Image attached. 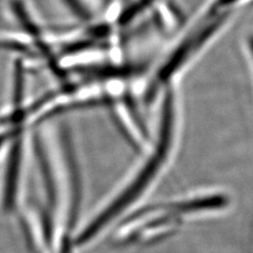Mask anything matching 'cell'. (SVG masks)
Returning <instances> with one entry per match:
<instances>
[{"label":"cell","instance_id":"6da1fadb","mask_svg":"<svg viewBox=\"0 0 253 253\" xmlns=\"http://www.w3.org/2000/svg\"><path fill=\"white\" fill-rule=\"evenodd\" d=\"M237 1V0H218V6H225V5H229L233 2Z\"/></svg>","mask_w":253,"mask_h":253},{"label":"cell","instance_id":"7a4b0ae2","mask_svg":"<svg viewBox=\"0 0 253 253\" xmlns=\"http://www.w3.org/2000/svg\"><path fill=\"white\" fill-rule=\"evenodd\" d=\"M250 44H251V50H252V52H253V39H252V41H251Z\"/></svg>","mask_w":253,"mask_h":253}]
</instances>
